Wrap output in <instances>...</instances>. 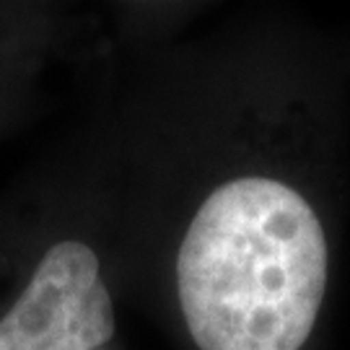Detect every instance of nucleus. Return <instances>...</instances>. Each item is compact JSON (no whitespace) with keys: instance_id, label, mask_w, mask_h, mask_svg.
Here are the masks:
<instances>
[{"instance_id":"f257e3e1","label":"nucleus","mask_w":350,"mask_h":350,"mask_svg":"<svg viewBox=\"0 0 350 350\" xmlns=\"http://www.w3.org/2000/svg\"><path fill=\"white\" fill-rule=\"evenodd\" d=\"M325 291L319 215L270 176L213 189L176 254L179 306L200 350H301Z\"/></svg>"},{"instance_id":"f03ea898","label":"nucleus","mask_w":350,"mask_h":350,"mask_svg":"<svg viewBox=\"0 0 350 350\" xmlns=\"http://www.w3.org/2000/svg\"><path fill=\"white\" fill-rule=\"evenodd\" d=\"M112 335V293L81 239L50 244L0 317V350H101Z\"/></svg>"}]
</instances>
